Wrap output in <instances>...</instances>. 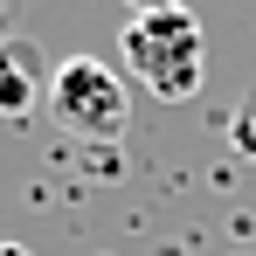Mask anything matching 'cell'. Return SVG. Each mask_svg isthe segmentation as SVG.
Masks as SVG:
<instances>
[{"label":"cell","mask_w":256,"mask_h":256,"mask_svg":"<svg viewBox=\"0 0 256 256\" xmlns=\"http://www.w3.org/2000/svg\"><path fill=\"white\" fill-rule=\"evenodd\" d=\"M0 256H28V242H7V236H0Z\"/></svg>","instance_id":"cell-5"},{"label":"cell","mask_w":256,"mask_h":256,"mask_svg":"<svg viewBox=\"0 0 256 256\" xmlns=\"http://www.w3.org/2000/svg\"><path fill=\"white\" fill-rule=\"evenodd\" d=\"M48 56L35 35H0V118L7 125H21V118H35L48 104Z\"/></svg>","instance_id":"cell-3"},{"label":"cell","mask_w":256,"mask_h":256,"mask_svg":"<svg viewBox=\"0 0 256 256\" xmlns=\"http://www.w3.org/2000/svg\"><path fill=\"white\" fill-rule=\"evenodd\" d=\"M118 48H125V70L152 90L160 104H187L201 76H208V35L187 7L173 0H152V7H132L125 28H118Z\"/></svg>","instance_id":"cell-1"},{"label":"cell","mask_w":256,"mask_h":256,"mask_svg":"<svg viewBox=\"0 0 256 256\" xmlns=\"http://www.w3.org/2000/svg\"><path fill=\"white\" fill-rule=\"evenodd\" d=\"M48 111L76 132V138H118V132L132 125V90H125V76H118L111 62L70 56V62H56V76H48Z\"/></svg>","instance_id":"cell-2"},{"label":"cell","mask_w":256,"mask_h":256,"mask_svg":"<svg viewBox=\"0 0 256 256\" xmlns=\"http://www.w3.org/2000/svg\"><path fill=\"white\" fill-rule=\"evenodd\" d=\"M228 146H236L242 160H256V90H242L236 111H228Z\"/></svg>","instance_id":"cell-4"}]
</instances>
